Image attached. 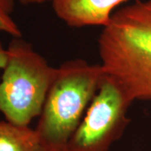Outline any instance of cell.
<instances>
[{
    "mask_svg": "<svg viewBox=\"0 0 151 151\" xmlns=\"http://www.w3.org/2000/svg\"><path fill=\"white\" fill-rule=\"evenodd\" d=\"M101 65L134 101L151 103V0L113 13L98 39Z\"/></svg>",
    "mask_w": 151,
    "mask_h": 151,
    "instance_id": "6da1fadb",
    "label": "cell"
},
{
    "mask_svg": "<svg viewBox=\"0 0 151 151\" xmlns=\"http://www.w3.org/2000/svg\"><path fill=\"white\" fill-rule=\"evenodd\" d=\"M106 74L101 64L81 59L65 61L49 90L35 129L51 151H66Z\"/></svg>",
    "mask_w": 151,
    "mask_h": 151,
    "instance_id": "7a4b0ae2",
    "label": "cell"
},
{
    "mask_svg": "<svg viewBox=\"0 0 151 151\" xmlns=\"http://www.w3.org/2000/svg\"><path fill=\"white\" fill-rule=\"evenodd\" d=\"M7 50L0 81V113L12 124L29 126L42 112L57 68L22 37H13Z\"/></svg>",
    "mask_w": 151,
    "mask_h": 151,
    "instance_id": "3957f363",
    "label": "cell"
},
{
    "mask_svg": "<svg viewBox=\"0 0 151 151\" xmlns=\"http://www.w3.org/2000/svg\"><path fill=\"white\" fill-rule=\"evenodd\" d=\"M134 101L112 76L105 74L66 151H110L129 123Z\"/></svg>",
    "mask_w": 151,
    "mask_h": 151,
    "instance_id": "277c9868",
    "label": "cell"
},
{
    "mask_svg": "<svg viewBox=\"0 0 151 151\" xmlns=\"http://www.w3.org/2000/svg\"><path fill=\"white\" fill-rule=\"evenodd\" d=\"M127 0H53L60 19L70 27L106 26L114 9Z\"/></svg>",
    "mask_w": 151,
    "mask_h": 151,
    "instance_id": "5b68a950",
    "label": "cell"
},
{
    "mask_svg": "<svg viewBox=\"0 0 151 151\" xmlns=\"http://www.w3.org/2000/svg\"><path fill=\"white\" fill-rule=\"evenodd\" d=\"M0 151H51L29 126L0 121Z\"/></svg>",
    "mask_w": 151,
    "mask_h": 151,
    "instance_id": "8992f818",
    "label": "cell"
},
{
    "mask_svg": "<svg viewBox=\"0 0 151 151\" xmlns=\"http://www.w3.org/2000/svg\"><path fill=\"white\" fill-rule=\"evenodd\" d=\"M14 0H0V31L12 37H22V31L12 16Z\"/></svg>",
    "mask_w": 151,
    "mask_h": 151,
    "instance_id": "52a82bcc",
    "label": "cell"
},
{
    "mask_svg": "<svg viewBox=\"0 0 151 151\" xmlns=\"http://www.w3.org/2000/svg\"><path fill=\"white\" fill-rule=\"evenodd\" d=\"M8 60V50L0 40V70H4Z\"/></svg>",
    "mask_w": 151,
    "mask_h": 151,
    "instance_id": "ba28073f",
    "label": "cell"
},
{
    "mask_svg": "<svg viewBox=\"0 0 151 151\" xmlns=\"http://www.w3.org/2000/svg\"><path fill=\"white\" fill-rule=\"evenodd\" d=\"M16 1L21 3L22 4L28 5V4H44L48 1L52 2L53 0H16Z\"/></svg>",
    "mask_w": 151,
    "mask_h": 151,
    "instance_id": "9c48e42d",
    "label": "cell"
}]
</instances>
